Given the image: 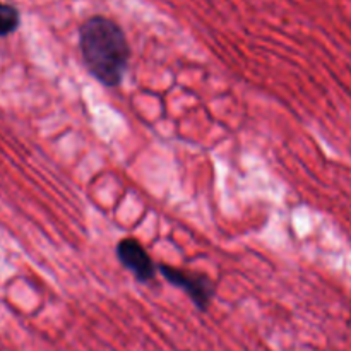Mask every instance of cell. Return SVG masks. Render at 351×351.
I'll return each instance as SVG.
<instances>
[{"instance_id": "obj_2", "label": "cell", "mask_w": 351, "mask_h": 351, "mask_svg": "<svg viewBox=\"0 0 351 351\" xmlns=\"http://www.w3.org/2000/svg\"><path fill=\"white\" fill-rule=\"evenodd\" d=\"M158 273L175 288H180L201 312H206L215 298L216 287L206 274L158 264Z\"/></svg>"}, {"instance_id": "obj_4", "label": "cell", "mask_w": 351, "mask_h": 351, "mask_svg": "<svg viewBox=\"0 0 351 351\" xmlns=\"http://www.w3.org/2000/svg\"><path fill=\"white\" fill-rule=\"evenodd\" d=\"M21 24V14L14 5L0 2V38L16 33Z\"/></svg>"}, {"instance_id": "obj_3", "label": "cell", "mask_w": 351, "mask_h": 351, "mask_svg": "<svg viewBox=\"0 0 351 351\" xmlns=\"http://www.w3.org/2000/svg\"><path fill=\"white\" fill-rule=\"evenodd\" d=\"M117 259L119 263L139 281L146 285L154 280L158 273V264L153 263L143 243L136 239H123L117 243Z\"/></svg>"}, {"instance_id": "obj_1", "label": "cell", "mask_w": 351, "mask_h": 351, "mask_svg": "<svg viewBox=\"0 0 351 351\" xmlns=\"http://www.w3.org/2000/svg\"><path fill=\"white\" fill-rule=\"evenodd\" d=\"M79 50L89 74L106 88H117L125 77L130 45L122 27L105 16H93L79 26Z\"/></svg>"}]
</instances>
